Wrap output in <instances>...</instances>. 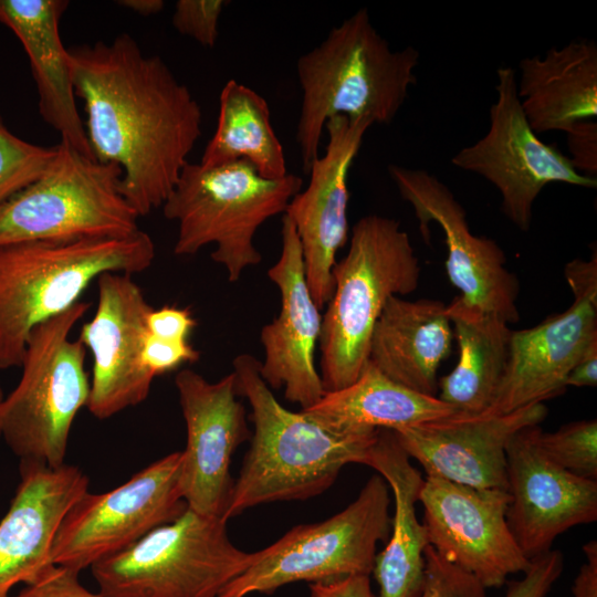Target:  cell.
<instances>
[{
    "label": "cell",
    "instance_id": "1",
    "mask_svg": "<svg viewBox=\"0 0 597 597\" xmlns=\"http://www.w3.org/2000/svg\"><path fill=\"white\" fill-rule=\"evenodd\" d=\"M67 51L94 157L121 166V193L139 217L163 207L201 136L199 103L128 33Z\"/></svg>",
    "mask_w": 597,
    "mask_h": 597
},
{
    "label": "cell",
    "instance_id": "2",
    "mask_svg": "<svg viewBox=\"0 0 597 597\" xmlns=\"http://www.w3.org/2000/svg\"><path fill=\"white\" fill-rule=\"evenodd\" d=\"M237 391L251 406L254 432L244 455L226 520L250 507L306 500L326 491L343 467L365 464L378 430L338 431L305 410L284 408L260 375L250 354L233 359Z\"/></svg>",
    "mask_w": 597,
    "mask_h": 597
},
{
    "label": "cell",
    "instance_id": "3",
    "mask_svg": "<svg viewBox=\"0 0 597 597\" xmlns=\"http://www.w3.org/2000/svg\"><path fill=\"white\" fill-rule=\"evenodd\" d=\"M420 53L413 46L392 50L357 10L296 62L302 104L296 125L304 172L317 158L326 122L334 116L391 123L416 85Z\"/></svg>",
    "mask_w": 597,
    "mask_h": 597
},
{
    "label": "cell",
    "instance_id": "4",
    "mask_svg": "<svg viewBox=\"0 0 597 597\" xmlns=\"http://www.w3.org/2000/svg\"><path fill=\"white\" fill-rule=\"evenodd\" d=\"M155 255L143 230L126 238L0 245V369L20 367L31 332L80 302L100 275L140 273Z\"/></svg>",
    "mask_w": 597,
    "mask_h": 597
},
{
    "label": "cell",
    "instance_id": "5",
    "mask_svg": "<svg viewBox=\"0 0 597 597\" xmlns=\"http://www.w3.org/2000/svg\"><path fill=\"white\" fill-rule=\"evenodd\" d=\"M332 276L334 291L322 316L318 342L325 392L358 378L387 301L417 290L420 264L399 221L368 214L352 228L348 251L335 263Z\"/></svg>",
    "mask_w": 597,
    "mask_h": 597
},
{
    "label": "cell",
    "instance_id": "6",
    "mask_svg": "<svg viewBox=\"0 0 597 597\" xmlns=\"http://www.w3.org/2000/svg\"><path fill=\"white\" fill-rule=\"evenodd\" d=\"M302 186L303 179L290 172L263 178L247 159L218 167L188 161L161 207L165 218L178 223L174 253L193 255L213 243L211 259L226 269L230 282L239 281L262 260L254 245L258 229L284 214Z\"/></svg>",
    "mask_w": 597,
    "mask_h": 597
},
{
    "label": "cell",
    "instance_id": "7",
    "mask_svg": "<svg viewBox=\"0 0 597 597\" xmlns=\"http://www.w3.org/2000/svg\"><path fill=\"white\" fill-rule=\"evenodd\" d=\"M90 305L80 301L31 332L20 380L1 407V437L20 460L65 463L73 421L91 391L86 348L71 332Z\"/></svg>",
    "mask_w": 597,
    "mask_h": 597
},
{
    "label": "cell",
    "instance_id": "8",
    "mask_svg": "<svg viewBox=\"0 0 597 597\" xmlns=\"http://www.w3.org/2000/svg\"><path fill=\"white\" fill-rule=\"evenodd\" d=\"M253 558L230 541L226 520L187 507L91 570L105 597H218Z\"/></svg>",
    "mask_w": 597,
    "mask_h": 597
},
{
    "label": "cell",
    "instance_id": "9",
    "mask_svg": "<svg viewBox=\"0 0 597 597\" xmlns=\"http://www.w3.org/2000/svg\"><path fill=\"white\" fill-rule=\"evenodd\" d=\"M122 175L60 140L50 168L0 207V245L135 234L139 216L121 193Z\"/></svg>",
    "mask_w": 597,
    "mask_h": 597
},
{
    "label": "cell",
    "instance_id": "10",
    "mask_svg": "<svg viewBox=\"0 0 597 597\" xmlns=\"http://www.w3.org/2000/svg\"><path fill=\"white\" fill-rule=\"evenodd\" d=\"M390 502L387 482L374 474L339 513L322 522L297 525L255 552L251 565L227 584L218 597L272 594L296 582L327 583L369 576L377 544L386 543L390 533Z\"/></svg>",
    "mask_w": 597,
    "mask_h": 597
},
{
    "label": "cell",
    "instance_id": "11",
    "mask_svg": "<svg viewBox=\"0 0 597 597\" xmlns=\"http://www.w3.org/2000/svg\"><path fill=\"white\" fill-rule=\"evenodd\" d=\"M180 461L181 452H172L108 492H86L57 527L52 563L80 574L180 516L188 507L179 485Z\"/></svg>",
    "mask_w": 597,
    "mask_h": 597
},
{
    "label": "cell",
    "instance_id": "12",
    "mask_svg": "<svg viewBox=\"0 0 597 597\" xmlns=\"http://www.w3.org/2000/svg\"><path fill=\"white\" fill-rule=\"evenodd\" d=\"M496 76L488 132L461 148L451 163L491 182L501 195L503 214L528 231L534 202L545 186L562 182L595 189L597 178L579 174L568 156L542 142L532 129L517 96L516 70L501 66Z\"/></svg>",
    "mask_w": 597,
    "mask_h": 597
},
{
    "label": "cell",
    "instance_id": "13",
    "mask_svg": "<svg viewBox=\"0 0 597 597\" xmlns=\"http://www.w3.org/2000/svg\"><path fill=\"white\" fill-rule=\"evenodd\" d=\"M388 174L400 196L413 209L422 238L429 243V224L444 233L447 274L465 303L498 315L507 323L520 318V283L506 268L504 251L493 239L470 231L467 213L451 189L431 172L390 164Z\"/></svg>",
    "mask_w": 597,
    "mask_h": 597
},
{
    "label": "cell",
    "instance_id": "14",
    "mask_svg": "<svg viewBox=\"0 0 597 597\" xmlns=\"http://www.w3.org/2000/svg\"><path fill=\"white\" fill-rule=\"evenodd\" d=\"M510 500L507 491L426 476L419 502L429 545L486 589L503 586L510 575L523 574L531 563L509 528Z\"/></svg>",
    "mask_w": 597,
    "mask_h": 597
},
{
    "label": "cell",
    "instance_id": "15",
    "mask_svg": "<svg viewBox=\"0 0 597 597\" xmlns=\"http://www.w3.org/2000/svg\"><path fill=\"white\" fill-rule=\"evenodd\" d=\"M175 385L187 429L180 451L182 498L192 511L226 520L234 484L231 458L251 436L234 374L210 383L187 368L176 375Z\"/></svg>",
    "mask_w": 597,
    "mask_h": 597
},
{
    "label": "cell",
    "instance_id": "16",
    "mask_svg": "<svg viewBox=\"0 0 597 597\" xmlns=\"http://www.w3.org/2000/svg\"><path fill=\"white\" fill-rule=\"evenodd\" d=\"M96 281V311L78 339L93 357L86 407L94 417L107 419L148 397L156 376L143 362V347L153 307L129 274L106 272Z\"/></svg>",
    "mask_w": 597,
    "mask_h": 597
},
{
    "label": "cell",
    "instance_id": "17",
    "mask_svg": "<svg viewBox=\"0 0 597 597\" xmlns=\"http://www.w3.org/2000/svg\"><path fill=\"white\" fill-rule=\"evenodd\" d=\"M371 125L346 116L326 122L325 154L313 160L307 188L291 199L284 213L297 232L306 282L320 310L332 297L336 253L348 240V172Z\"/></svg>",
    "mask_w": 597,
    "mask_h": 597
},
{
    "label": "cell",
    "instance_id": "18",
    "mask_svg": "<svg viewBox=\"0 0 597 597\" xmlns=\"http://www.w3.org/2000/svg\"><path fill=\"white\" fill-rule=\"evenodd\" d=\"M546 416L547 408L536 402L502 415L457 411L394 432L427 476L507 491L509 442L522 429L538 426Z\"/></svg>",
    "mask_w": 597,
    "mask_h": 597
},
{
    "label": "cell",
    "instance_id": "19",
    "mask_svg": "<svg viewBox=\"0 0 597 597\" xmlns=\"http://www.w3.org/2000/svg\"><path fill=\"white\" fill-rule=\"evenodd\" d=\"M536 426L519 431L506 448V522L530 561L552 549L569 528L597 521V482L577 476L552 461L534 439Z\"/></svg>",
    "mask_w": 597,
    "mask_h": 597
},
{
    "label": "cell",
    "instance_id": "20",
    "mask_svg": "<svg viewBox=\"0 0 597 597\" xmlns=\"http://www.w3.org/2000/svg\"><path fill=\"white\" fill-rule=\"evenodd\" d=\"M282 249L268 275L281 295L279 315L262 327L264 359L260 375L270 388L284 387L285 399L302 410L317 404L325 391L315 367L322 315L305 277L301 242L294 223L282 217Z\"/></svg>",
    "mask_w": 597,
    "mask_h": 597
},
{
    "label": "cell",
    "instance_id": "21",
    "mask_svg": "<svg viewBox=\"0 0 597 597\" xmlns=\"http://www.w3.org/2000/svg\"><path fill=\"white\" fill-rule=\"evenodd\" d=\"M86 492L88 478L75 465L20 460V482L0 521V597H12L15 585L35 583L54 565L57 527Z\"/></svg>",
    "mask_w": 597,
    "mask_h": 597
},
{
    "label": "cell",
    "instance_id": "22",
    "mask_svg": "<svg viewBox=\"0 0 597 597\" xmlns=\"http://www.w3.org/2000/svg\"><path fill=\"white\" fill-rule=\"evenodd\" d=\"M597 338V301L574 297L563 313L512 331L509 358L490 413H509L565 391L566 378Z\"/></svg>",
    "mask_w": 597,
    "mask_h": 597
},
{
    "label": "cell",
    "instance_id": "23",
    "mask_svg": "<svg viewBox=\"0 0 597 597\" xmlns=\"http://www.w3.org/2000/svg\"><path fill=\"white\" fill-rule=\"evenodd\" d=\"M65 0H0V23L19 39L30 61L42 119L61 140L94 157L76 104L69 51L60 34Z\"/></svg>",
    "mask_w": 597,
    "mask_h": 597
},
{
    "label": "cell",
    "instance_id": "24",
    "mask_svg": "<svg viewBox=\"0 0 597 597\" xmlns=\"http://www.w3.org/2000/svg\"><path fill=\"white\" fill-rule=\"evenodd\" d=\"M453 338L444 303L395 295L376 322L367 362L401 386L437 396L438 369L449 356Z\"/></svg>",
    "mask_w": 597,
    "mask_h": 597
},
{
    "label": "cell",
    "instance_id": "25",
    "mask_svg": "<svg viewBox=\"0 0 597 597\" xmlns=\"http://www.w3.org/2000/svg\"><path fill=\"white\" fill-rule=\"evenodd\" d=\"M365 464L387 482L395 505L389 536L371 572L378 585L375 597H418L429 546L427 530L416 514L425 478L388 429L378 430Z\"/></svg>",
    "mask_w": 597,
    "mask_h": 597
},
{
    "label": "cell",
    "instance_id": "26",
    "mask_svg": "<svg viewBox=\"0 0 597 597\" xmlns=\"http://www.w3.org/2000/svg\"><path fill=\"white\" fill-rule=\"evenodd\" d=\"M516 88L524 115L536 134L567 133L575 124L596 119L597 44L576 39L544 55L519 62Z\"/></svg>",
    "mask_w": 597,
    "mask_h": 597
},
{
    "label": "cell",
    "instance_id": "27",
    "mask_svg": "<svg viewBox=\"0 0 597 597\" xmlns=\"http://www.w3.org/2000/svg\"><path fill=\"white\" fill-rule=\"evenodd\" d=\"M447 314L458 341L455 367L438 381L437 396L458 412L486 411L495 397L509 358V323L457 296Z\"/></svg>",
    "mask_w": 597,
    "mask_h": 597
},
{
    "label": "cell",
    "instance_id": "28",
    "mask_svg": "<svg viewBox=\"0 0 597 597\" xmlns=\"http://www.w3.org/2000/svg\"><path fill=\"white\" fill-rule=\"evenodd\" d=\"M304 410L348 433L396 431L457 412L437 396L420 394L391 380L368 362L353 384L325 392L317 404Z\"/></svg>",
    "mask_w": 597,
    "mask_h": 597
},
{
    "label": "cell",
    "instance_id": "29",
    "mask_svg": "<svg viewBox=\"0 0 597 597\" xmlns=\"http://www.w3.org/2000/svg\"><path fill=\"white\" fill-rule=\"evenodd\" d=\"M238 159L249 160L266 179L289 174L268 102L249 86L229 80L221 90L216 130L200 164L218 167Z\"/></svg>",
    "mask_w": 597,
    "mask_h": 597
},
{
    "label": "cell",
    "instance_id": "30",
    "mask_svg": "<svg viewBox=\"0 0 597 597\" xmlns=\"http://www.w3.org/2000/svg\"><path fill=\"white\" fill-rule=\"evenodd\" d=\"M541 452L559 468L580 478L597 479V421H574L554 432L534 429Z\"/></svg>",
    "mask_w": 597,
    "mask_h": 597
},
{
    "label": "cell",
    "instance_id": "31",
    "mask_svg": "<svg viewBox=\"0 0 597 597\" xmlns=\"http://www.w3.org/2000/svg\"><path fill=\"white\" fill-rule=\"evenodd\" d=\"M56 145L31 144L12 134L0 116V207L52 165Z\"/></svg>",
    "mask_w": 597,
    "mask_h": 597
},
{
    "label": "cell",
    "instance_id": "32",
    "mask_svg": "<svg viewBox=\"0 0 597 597\" xmlns=\"http://www.w3.org/2000/svg\"><path fill=\"white\" fill-rule=\"evenodd\" d=\"M418 597H488L486 588L470 573L440 556L432 546L425 551V573Z\"/></svg>",
    "mask_w": 597,
    "mask_h": 597
},
{
    "label": "cell",
    "instance_id": "33",
    "mask_svg": "<svg viewBox=\"0 0 597 597\" xmlns=\"http://www.w3.org/2000/svg\"><path fill=\"white\" fill-rule=\"evenodd\" d=\"M229 1L178 0L172 14V25L182 35L203 46L213 48L219 35V20Z\"/></svg>",
    "mask_w": 597,
    "mask_h": 597
},
{
    "label": "cell",
    "instance_id": "34",
    "mask_svg": "<svg viewBox=\"0 0 597 597\" xmlns=\"http://www.w3.org/2000/svg\"><path fill=\"white\" fill-rule=\"evenodd\" d=\"M564 569V555L551 549L531 559L521 579L509 583L504 597H546Z\"/></svg>",
    "mask_w": 597,
    "mask_h": 597
},
{
    "label": "cell",
    "instance_id": "35",
    "mask_svg": "<svg viewBox=\"0 0 597 597\" xmlns=\"http://www.w3.org/2000/svg\"><path fill=\"white\" fill-rule=\"evenodd\" d=\"M200 353L189 341H167L147 333L143 347V362L155 375L171 371L182 364L196 363Z\"/></svg>",
    "mask_w": 597,
    "mask_h": 597
},
{
    "label": "cell",
    "instance_id": "36",
    "mask_svg": "<svg viewBox=\"0 0 597 597\" xmlns=\"http://www.w3.org/2000/svg\"><path fill=\"white\" fill-rule=\"evenodd\" d=\"M12 597H105L84 587L78 574L53 565L33 584L25 585Z\"/></svg>",
    "mask_w": 597,
    "mask_h": 597
},
{
    "label": "cell",
    "instance_id": "37",
    "mask_svg": "<svg viewBox=\"0 0 597 597\" xmlns=\"http://www.w3.org/2000/svg\"><path fill=\"white\" fill-rule=\"evenodd\" d=\"M567 145L573 167L582 175L597 178L596 119L575 124L567 133Z\"/></svg>",
    "mask_w": 597,
    "mask_h": 597
},
{
    "label": "cell",
    "instance_id": "38",
    "mask_svg": "<svg viewBox=\"0 0 597 597\" xmlns=\"http://www.w3.org/2000/svg\"><path fill=\"white\" fill-rule=\"evenodd\" d=\"M149 334L167 341H188L197 325L189 307L164 305L153 308L146 320Z\"/></svg>",
    "mask_w": 597,
    "mask_h": 597
},
{
    "label": "cell",
    "instance_id": "39",
    "mask_svg": "<svg viewBox=\"0 0 597 597\" xmlns=\"http://www.w3.org/2000/svg\"><path fill=\"white\" fill-rule=\"evenodd\" d=\"M565 279L574 297H589L597 301V254L588 260L575 259L564 269Z\"/></svg>",
    "mask_w": 597,
    "mask_h": 597
},
{
    "label": "cell",
    "instance_id": "40",
    "mask_svg": "<svg viewBox=\"0 0 597 597\" xmlns=\"http://www.w3.org/2000/svg\"><path fill=\"white\" fill-rule=\"evenodd\" d=\"M311 597H375L367 575L308 585Z\"/></svg>",
    "mask_w": 597,
    "mask_h": 597
},
{
    "label": "cell",
    "instance_id": "41",
    "mask_svg": "<svg viewBox=\"0 0 597 597\" xmlns=\"http://www.w3.org/2000/svg\"><path fill=\"white\" fill-rule=\"evenodd\" d=\"M586 561L573 582L572 597H597V542L591 540L583 546Z\"/></svg>",
    "mask_w": 597,
    "mask_h": 597
},
{
    "label": "cell",
    "instance_id": "42",
    "mask_svg": "<svg viewBox=\"0 0 597 597\" xmlns=\"http://www.w3.org/2000/svg\"><path fill=\"white\" fill-rule=\"evenodd\" d=\"M566 387H596L597 385V338L585 349L568 374Z\"/></svg>",
    "mask_w": 597,
    "mask_h": 597
},
{
    "label": "cell",
    "instance_id": "43",
    "mask_svg": "<svg viewBox=\"0 0 597 597\" xmlns=\"http://www.w3.org/2000/svg\"><path fill=\"white\" fill-rule=\"evenodd\" d=\"M116 2L118 6L143 17L155 15L165 7L163 0H119Z\"/></svg>",
    "mask_w": 597,
    "mask_h": 597
},
{
    "label": "cell",
    "instance_id": "44",
    "mask_svg": "<svg viewBox=\"0 0 597 597\" xmlns=\"http://www.w3.org/2000/svg\"><path fill=\"white\" fill-rule=\"evenodd\" d=\"M3 400H4V396L0 386V437H1V407H2Z\"/></svg>",
    "mask_w": 597,
    "mask_h": 597
}]
</instances>
